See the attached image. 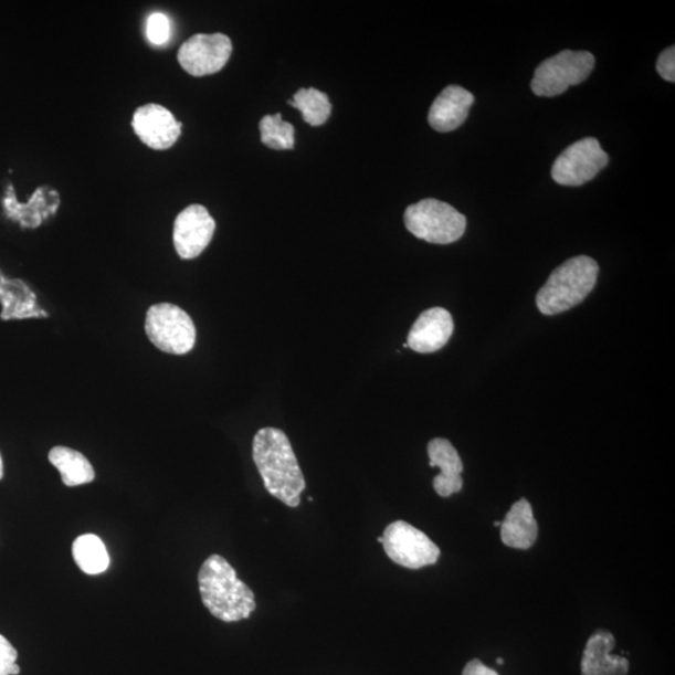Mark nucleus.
<instances>
[{"instance_id":"obj_1","label":"nucleus","mask_w":675,"mask_h":675,"mask_svg":"<svg viewBox=\"0 0 675 675\" xmlns=\"http://www.w3.org/2000/svg\"><path fill=\"white\" fill-rule=\"evenodd\" d=\"M253 460L265 489L285 506L297 508L306 479L294 454L287 434L277 428H263L253 441Z\"/></svg>"},{"instance_id":"obj_2","label":"nucleus","mask_w":675,"mask_h":675,"mask_svg":"<svg viewBox=\"0 0 675 675\" xmlns=\"http://www.w3.org/2000/svg\"><path fill=\"white\" fill-rule=\"evenodd\" d=\"M198 583L203 604L220 621L240 622L255 611L252 589L238 578L235 569L221 556L205 559L199 570Z\"/></svg>"},{"instance_id":"obj_3","label":"nucleus","mask_w":675,"mask_h":675,"mask_svg":"<svg viewBox=\"0 0 675 675\" xmlns=\"http://www.w3.org/2000/svg\"><path fill=\"white\" fill-rule=\"evenodd\" d=\"M598 263L587 255L570 259L549 275L537 294V307L545 316H556L581 304L594 289Z\"/></svg>"},{"instance_id":"obj_4","label":"nucleus","mask_w":675,"mask_h":675,"mask_svg":"<svg viewBox=\"0 0 675 675\" xmlns=\"http://www.w3.org/2000/svg\"><path fill=\"white\" fill-rule=\"evenodd\" d=\"M407 230L420 240L433 244L460 241L467 228V218L439 199H423L407 208Z\"/></svg>"},{"instance_id":"obj_5","label":"nucleus","mask_w":675,"mask_h":675,"mask_svg":"<svg viewBox=\"0 0 675 675\" xmlns=\"http://www.w3.org/2000/svg\"><path fill=\"white\" fill-rule=\"evenodd\" d=\"M146 331L151 344L165 354L183 356L196 345L197 330L192 318L175 304L151 306L147 313Z\"/></svg>"},{"instance_id":"obj_6","label":"nucleus","mask_w":675,"mask_h":675,"mask_svg":"<svg viewBox=\"0 0 675 675\" xmlns=\"http://www.w3.org/2000/svg\"><path fill=\"white\" fill-rule=\"evenodd\" d=\"M594 55L589 52H560L540 63L531 81V91L538 97H556L572 85L583 83L594 68Z\"/></svg>"},{"instance_id":"obj_7","label":"nucleus","mask_w":675,"mask_h":675,"mask_svg":"<svg viewBox=\"0 0 675 675\" xmlns=\"http://www.w3.org/2000/svg\"><path fill=\"white\" fill-rule=\"evenodd\" d=\"M382 545L394 563L408 569L433 566L441 557L440 547L430 537L403 520H397L386 528Z\"/></svg>"},{"instance_id":"obj_8","label":"nucleus","mask_w":675,"mask_h":675,"mask_svg":"<svg viewBox=\"0 0 675 675\" xmlns=\"http://www.w3.org/2000/svg\"><path fill=\"white\" fill-rule=\"evenodd\" d=\"M610 157L595 138H584L569 146L555 161L551 178L560 186L581 187L604 169Z\"/></svg>"},{"instance_id":"obj_9","label":"nucleus","mask_w":675,"mask_h":675,"mask_svg":"<svg viewBox=\"0 0 675 675\" xmlns=\"http://www.w3.org/2000/svg\"><path fill=\"white\" fill-rule=\"evenodd\" d=\"M232 51V41L225 34H196L180 46L178 62L193 77H204L221 72Z\"/></svg>"},{"instance_id":"obj_10","label":"nucleus","mask_w":675,"mask_h":675,"mask_svg":"<svg viewBox=\"0 0 675 675\" xmlns=\"http://www.w3.org/2000/svg\"><path fill=\"white\" fill-rule=\"evenodd\" d=\"M215 232V221L208 209L201 204H192L176 218L173 242L176 251L182 260H194L201 255Z\"/></svg>"},{"instance_id":"obj_11","label":"nucleus","mask_w":675,"mask_h":675,"mask_svg":"<svg viewBox=\"0 0 675 675\" xmlns=\"http://www.w3.org/2000/svg\"><path fill=\"white\" fill-rule=\"evenodd\" d=\"M131 127L141 143L156 150L173 147L182 133V123L159 104L139 107L133 116Z\"/></svg>"},{"instance_id":"obj_12","label":"nucleus","mask_w":675,"mask_h":675,"mask_svg":"<svg viewBox=\"0 0 675 675\" xmlns=\"http://www.w3.org/2000/svg\"><path fill=\"white\" fill-rule=\"evenodd\" d=\"M454 330L451 313L444 308H431L422 313L408 335L407 346L426 355L449 344Z\"/></svg>"},{"instance_id":"obj_13","label":"nucleus","mask_w":675,"mask_h":675,"mask_svg":"<svg viewBox=\"0 0 675 675\" xmlns=\"http://www.w3.org/2000/svg\"><path fill=\"white\" fill-rule=\"evenodd\" d=\"M614 646L610 632L599 630L589 636L581 662L582 675H629L630 661L613 655Z\"/></svg>"},{"instance_id":"obj_14","label":"nucleus","mask_w":675,"mask_h":675,"mask_svg":"<svg viewBox=\"0 0 675 675\" xmlns=\"http://www.w3.org/2000/svg\"><path fill=\"white\" fill-rule=\"evenodd\" d=\"M473 103L471 92L460 85H450L433 102L428 122L436 131H452L468 118Z\"/></svg>"},{"instance_id":"obj_15","label":"nucleus","mask_w":675,"mask_h":675,"mask_svg":"<svg viewBox=\"0 0 675 675\" xmlns=\"http://www.w3.org/2000/svg\"><path fill=\"white\" fill-rule=\"evenodd\" d=\"M431 467H439L441 473L433 481L436 494L449 498L463 488V463L458 452L450 441L435 439L428 444Z\"/></svg>"},{"instance_id":"obj_16","label":"nucleus","mask_w":675,"mask_h":675,"mask_svg":"<svg viewBox=\"0 0 675 675\" xmlns=\"http://www.w3.org/2000/svg\"><path fill=\"white\" fill-rule=\"evenodd\" d=\"M500 538L504 545L515 549H529L538 538V525L527 499L513 504L506 518L500 523Z\"/></svg>"},{"instance_id":"obj_17","label":"nucleus","mask_w":675,"mask_h":675,"mask_svg":"<svg viewBox=\"0 0 675 675\" xmlns=\"http://www.w3.org/2000/svg\"><path fill=\"white\" fill-rule=\"evenodd\" d=\"M48 458L60 471L66 487L83 486L95 478L91 462L82 453L68 446H54Z\"/></svg>"},{"instance_id":"obj_18","label":"nucleus","mask_w":675,"mask_h":675,"mask_svg":"<svg viewBox=\"0 0 675 675\" xmlns=\"http://www.w3.org/2000/svg\"><path fill=\"white\" fill-rule=\"evenodd\" d=\"M73 557L85 574L97 576L109 567L107 548L94 535H84L74 540Z\"/></svg>"},{"instance_id":"obj_19","label":"nucleus","mask_w":675,"mask_h":675,"mask_svg":"<svg viewBox=\"0 0 675 675\" xmlns=\"http://www.w3.org/2000/svg\"><path fill=\"white\" fill-rule=\"evenodd\" d=\"M289 104L300 110L304 122L312 127L325 125L331 112L328 95L316 88L298 91Z\"/></svg>"},{"instance_id":"obj_20","label":"nucleus","mask_w":675,"mask_h":675,"mask_svg":"<svg viewBox=\"0 0 675 675\" xmlns=\"http://www.w3.org/2000/svg\"><path fill=\"white\" fill-rule=\"evenodd\" d=\"M261 140L275 150L294 148V127L284 122L281 114L265 116L260 123Z\"/></svg>"},{"instance_id":"obj_21","label":"nucleus","mask_w":675,"mask_h":675,"mask_svg":"<svg viewBox=\"0 0 675 675\" xmlns=\"http://www.w3.org/2000/svg\"><path fill=\"white\" fill-rule=\"evenodd\" d=\"M170 34L169 19L161 13L151 14L147 22V36L150 43L161 45L168 42Z\"/></svg>"},{"instance_id":"obj_22","label":"nucleus","mask_w":675,"mask_h":675,"mask_svg":"<svg viewBox=\"0 0 675 675\" xmlns=\"http://www.w3.org/2000/svg\"><path fill=\"white\" fill-rule=\"evenodd\" d=\"M18 652L9 641L0 634V675H18L21 668L17 664Z\"/></svg>"},{"instance_id":"obj_23","label":"nucleus","mask_w":675,"mask_h":675,"mask_svg":"<svg viewBox=\"0 0 675 675\" xmlns=\"http://www.w3.org/2000/svg\"><path fill=\"white\" fill-rule=\"evenodd\" d=\"M657 72L667 82H675V48L669 46L665 50L657 61Z\"/></svg>"},{"instance_id":"obj_24","label":"nucleus","mask_w":675,"mask_h":675,"mask_svg":"<svg viewBox=\"0 0 675 675\" xmlns=\"http://www.w3.org/2000/svg\"><path fill=\"white\" fill-rule=\"evenodd\" d=\"M462 675H499L496 671L487 667L479 660H473L465 665Z\"/></svg>"},{"instance_id":"obj_25","label":"nucleus","mask_w":675,"mask_h":675,"mask_svg":"<svg viewBox=\"0 0 675 675\" xmlns=\"http://www.w3.org/2000/svg\"><path fill=\"white\" fill-rule=\"evenodd\" d=\"M3 475H4V465H3L2 454H0V481H2Z\"/></svg>"},{"instance_id":"obj_26","label":"nucleus","mask_w":675,"mask_h":675,"mask_svg":"<svg viewBox=\"0 0 675 675\" xmlns=\"http://www.w3.org/2000/svg\"><path fill=\"white\" fill-rule=\"evenodd\" d=\"M494 526H496V527H500V521H496V523H494Z\"/></svg>"},{"instance_id":"obj_27","label":"nucleus","mask_w":675,"mask_h":675,"mask_svg":"<svg viewBox=\"0 0 675 675\" xmlns=\"http://www.w3.org/2000/svg\"><path fill=\"white\" fill-rule=\"evenodd\" d=\"M497 663H498V664H503V663H504V661H503L502 658H498Z\"/></svg>"}]
</instances>
